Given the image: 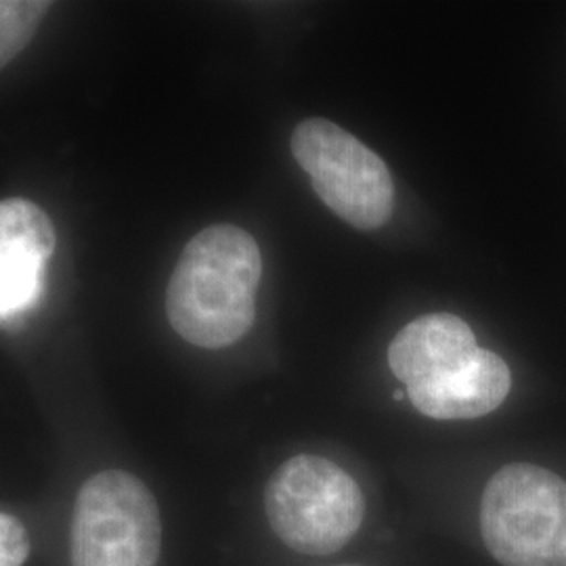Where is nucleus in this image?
Masks as SVG:
<instances>
[{
	"mask_svg": "<svg viewBox=\"0 0 566 566\" xmlns=\"http://www.w3.org/2000/svg\"><path fill=\"white\" fill-rule=\"evenodd\" d=\"M390 371L413 407L434 420L483 418L506 401V361L476 344L472 327L451 313H428L392 338Z\"/></svg>",
	"mask_w": 566,
	"mask_h": 566,
	"instance_id": "1",
	"label": "nucleus"
},
{
	"mask_svg": "<svg viewBox=\"0 0 566 566\" xmlns=\"http://www.w3.org/2000/svg\"><path fill=\"white\" fill-rule=\"evenodd\" d=\"M263 256L235 224H212L182 250L166 292V315L187 343L224 348L248 334L256 317Z\"/></svg>",
	"mask_w": 566,
	"mask_h": 566,
	"instance_id": "2",
	"label": "nucleus"
},
{
	"mask_svg": "<svg viewBox=\"0 0 566 566\" xmlns=\"http://www.w3.org/2000/svg\"><path fill=\"white\" fill-rule=\"evenodd\" d=\"M264 510L285 546L308 556H327L357 535L365 497L340 465L319 455H296L269 479Z\"/></svg>",
	"mask_w": 566,
	"mask_h": 566,
	"instance_id": "3",
	"label": "nucleus"
},
{
	"mask_svg": "<svg viewBox=\"0 0 566 566\" xmlns=\"http://www.w3.org/2000/svg\"><path fill=\"white\" fill-rule=\"evenodd\" d=\"M481 533L504 566H566V481L547 468L507 464L486 483Z\"/></svg>",
	"mask_w": 566,
	"mask_h": 566,
	"instance_id": "4",
	"label": "nucleus"
},
{
	"mask_svg": "<svg viewBox=\"0 0 566 566\" xmlns=\"http://www.w3.org/2000/svg\"><path fill=\"white\" fill-rule=\"evenodd\" d=\"M163 523L151 491L122 470H105L82 485L72 521V565L154 566Z\"/></svg>",
	"mask_w": 566,
	"mask_h": 566,
	"instance_id": "5",
	"label": "nucleus"
},
{
	"mask_svg": "<svg viewBox=\"0 0 566 566\" xmlns=\"http://www.w3.org/2000/svg\"><path fill=\"white\" fill-rule=\"evenodd\" d=\"M292 154L319 200L357 229L388 223L395 185L385 160L343 126L324 118L304 120L292 133Z\"/></svg>",
	"mask_w": 566,
	"mask_h": 566,
	"instance_id": "6",
	"label": "nucleus"
},
{
	"mask_svg": "<svg viewBox=\"0 0 566 566\" xmlns=\"http://www.w3.org/2000/svg\"><path fill=\"white\" fill-rule=\"evenodd\" d=\"M53 250L55 229L41 206L23 198L0 202V322L39 303Z\"/></svg>",
	"mask_w": 566,
	"mask_h": 566,
	"instance_id": "7",
	"label": "nucleus"
},
{
	"mask_svg": "<svg viewBox=\"0 0 566 566\" xmlns=\"http://www.w3.org/2000/svg\"><path fill=\"white\" fill-rule=\"evenodd\" d=\"M49 9L46 0H0V70L30 44Z\"/></svg>",
	"mask_w": 566,
	"mask_h": 566,
	"instance_id": "8",
	"label": "nucleus"
},
{
	"mask_svg": "<svg viewBox=\"0 0 566 566\" xmlns=\"http://www.w3.org/2000/svg\"><path fill=\"white\" fill-rule=\"evenodd\" d=\"M30 554L28 533L18 518L0 512V566H21Z\"/></svg>",
	"mask_w": 566,
	"mask_h": 566,
	"instance_id": "9",
	"label": "nucleus"
},
{
	"mask_svg": "<svg viewBox=\"0 0 566 566\" xmlns=\"http://www.w3.org/2000/svg\"><path fill=\"white\" fill-rule=\"evenodd\" d=\"M403 390H397V392H395V399H397V401H401V399H403Z\"/></svg>",
	"mask_w": 566,
	"mask_h": 566,
	"instance_id": "10",
	"label": "nucleus"
},
{
	"mask_svg": "<svg viewBox=\"0 0 566 566\" xmlns=\"http://www.w3.org/2000/svg\"><path fill=\"white\" fill-rule=\"evenodd\" d=\"M344 566H353V565H344Z\"/></svg>",
	"mask_w": 566,
	"mask_h": 566,
	"instance_id": "11",
	"label": "nucleus"
}]
</instances>
